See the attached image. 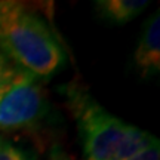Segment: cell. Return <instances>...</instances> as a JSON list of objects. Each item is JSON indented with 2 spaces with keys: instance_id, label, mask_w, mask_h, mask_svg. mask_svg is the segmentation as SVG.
Returning a JSON list of instances; mask_svg holds the SVG:
<instances>
[{
  "instance_id": "obj_1",
  "label": "cell",
  "mask_w": 160,
  "mask_h": 160,
  "mask_svg": "<svg viewBox=\"0 0 160 160\" xmlns=\"http://www.w3.org/2000/svg\"><path fill=\"white\" fill-rule=\"evenodd\" d=\"M86 160H125L159 144V139L91 99H79L76 107Z\"/></svg>"
},
{
  "instance_id": "obj_2",
  "label": "cell",
  "mask_w": 160,
  "mask_h": 160,
  "mask_svg": "<svg viewBox=\"0 0 160 160\" xmlns=\"http://www.w3.org/2000/svg\"><path fill=\"white\" fill-rule=\"evenodd\" d=\"M0 51L36 77L52 76L65 59L62 48L45 19L30 12H24L0 34Z\"/></svg>"
},
{
  "instance_id": "obj_3",
  "label": "cell",
  "mask_w": 160,
  "mask_h": 160,
  "mask_svg": "<svg viewBox=\"0 0 160 160\" xmlns=\"http://www.w3.org/2000/svg\"><path fill=\"white\" fill-rule=\"evenodd\" d=\"M48 97L36 76L25 71L0 98V131L33 128L48 114Z\"/></svg>"
},
{
  "instance_id": "obj_4",
  "label": "cell",
  "mask_w": 160,
  "mask_h": 160,
  "mask_svg": "<svg viewBox=\"0 0 160 160\" xmlns=\"http://www.w3.org/2000/svg\"><path fill=\"white\" fill-rule=\"evenodd\" d=\"M135 62L142 77L154 76L160 70V15L153 13L147 19L135 51Z\"/></svg>"
},
{
  "instance_id": "obj_5",
  "label": "cell",
  "mask_w": 160,
  "mask_h": 160,
  "mask_svg": "<svg viewBox=\"0 0 160 160\" xmlns=\"http://www.w3.org/2000/svg\"><path fill=\"white\" fill-rule=\"evenodd\" d=\"M99 15L113 24H126L141 15L150 5L145 0H98Z\"/></svg>"
},
{
  "instance_id": "obj_6",
  "label": "cell",
  "mask_w": 160,
  "mask_h": 160,
  "mask_svg": "<svg viewBox=\"0 0 160 160\" xmlns=\"http://www.w3.org/2000/svg\"><path fill=\"white\" fill-rule=\"evenodd\" d=\"M25 70L19 68L18 65L12 62L3 52L0 51V98L6 93V91L17 82Z\"/></svg>"
},
{
  "instance_id": "obj_7",
  "label": "cell",
  "mask_w": 160,
  "mask_h": 160,
  "mask_svg": "<svg viewBox=\"0 0 160 160\" xmlns=\"http://www.w3.org/2000/svg\"><path fill=\"white\" fill-rule=\"evenodd\" d=\"M24 12H27V8L21 2L0 0V34L9 28Z\"/></svg>"
},
{
  "instance_id": "obj_8",
  "label": "cell",
  "mask_w": 160,
  "mask_h": 160,
  "mask_svg": "<svg viewBox=\"0 0 160 160\" xmlns=\"http://www.w3.org/2000/svg\"><path fill=\"white\" fill-rule=\"evenodd\" d=\"M0 160H33L24 150L18 148L11 142H0Z\"/></svg>"
},
{
  "instance_id": "obj_9",
  "label": "cell",
  "mask_w": 160,
  "mask_h": 160,
  "mask_svg": "<svg viewBox=\"0 0 160 160\" xmlns=\"http://www.w3.org/2000/svg\"><path fill=\"white\" fill-rule=\"evenodd\" d=\"M125 160H160V148L159 144H156L153 147H150L148 150H145L144 153L131 157V159H125Z\"/></svg>"
},
{
  "instance_id": "obj_10",
  "label": "cell",
  "mask_w": 160,
  "mask_h": 160,
  "mask_svg": "<svg viewBox=\"0 0 160 160\" xmlns=\"http://www.w3.org/2000/svg\"><path fill=\"white\" fill-rule=\"evenodd\" d=\"M51 160H68V157L65 156V153H64V151H62L61 148H58V147H55V148L52 150Z\"/></svg>"
},
{
  "instance_id": "obj_11",
  "label": "cell",
  "mask_w": 160,
  "mask_h": 160,
  "mask_svg": "<svg viewBox=\"0 0 160 160\" xmlns=\"http://www.w3.org/2000/svg\"><path fill=\"white\" fill-rule=\"evenodd\" d=\"M0 142H2V139H0Z\"/></svg>"
}]
</instances>
